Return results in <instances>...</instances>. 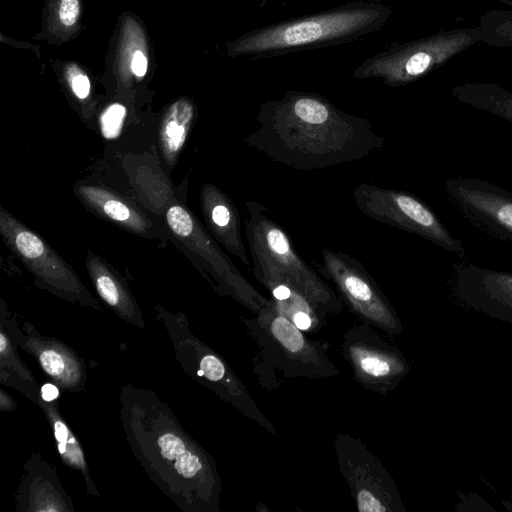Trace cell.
<instances>
[{"mask_svg":"<svg viewBox=\"0 0 512 512\" xmlns=\"http://www.w3.org/2000/svg\"><path fill=\"white\" fill-rule=\"evenodd\" d=\"M256 121L245 144L301 171L358 161L385 141L368 119L346 113L313 92L290 90L280 99L262 102Z\"/></svg>","mask_w":512,"mask_h":512,"instance_id":"1","label":"cell"},{"mask_svg":"<svg viewBox=\"0 0 512 512\" xmlns=\"http://www.w3.org/2000/svg\"><path fill=\"white\" fill-rule=\"evenodd\" d=\"M391 13L379 2H347L249 31L228 50L233 57L260 59L350 43L381 30Z\"/></svg>","mask_w":512,"mask_h":512,"instance_id":"2","label":"cell"},{"mask_svg":"<svg viewBox=\"0 0 512 512\" xmlns=\"http://www.w3.org/2000/svg\"><path fill=\"white\" fill-rule=\"evenodd\" d=\"M248 333L255 341V373L261 385L277 388L280 372L286 378H332L340 371L329 356V345L313 340L270 303L254 319H244Z\"/></svg>","mask_w":512,"mask_h":512,"instance_id":"3","label":"cell"},{"mask_svg":"<svg viewBox=\"0 0 512 512\" xmlns=\"http://www.w3.org/2000/svg\"><path fill=\"white\" fill-rule=\"evenodd\" d=\"M244 224L252 264L288 280L323 314L342 312L340 296L303 260L285 229L267 214L265 206L247 201Z\"/></svg>","mask_w":512,"mask_h":512,"instance_id":"4","label":"cell"},{"mask_svg":"<svg viewBox=\"0 0 512 512\" xmlns=\"http://www.w3.org/2000/svg\"><path fill=\"white\" fill-rule=\"evenodd\" d=\"M481 41L479 27L457 28L406 43H393L353 71L359 80L379 79L389 87L411 84Z\"/></svg>","mask_w":512,"mask_h":512,"instance_id":"5","label":"cell"},{"mask_svg":"<svg viewBox=\"0 0 512 512\" xmlns=\"http://www.w3.org/2000/svg\"><path fill=\"white\" fill-rule=\"evenodd\" d=\"M353 201L363 215L377 222L413 233L460 258L466 257L462 241L412 193L361 183L353 190Z\"/></svg>","mask_w":512,"mask_h":512,"instance_id":"6","label":"cell"},{"mask_svg":"<svg viewBox=\"0 0 512 512\" xmlns=\"http://www.w3.org/2000/svg\"><path fill=\"white\" fill-rule=\"evenodd\" d=\"M317 271L336 287L340 298L363 322L390 336L403 331L400 317L365 266L343 252L322 249Z\"/></svg>","mask_w":512,"mask_h":512,"instance_id":"7","label":"cell"},{"mask_svg":"<svg viewBox=\"0 0 512 512\" xmlns=\"http://www.w3.org/2000/svg\"><path fill=\"white\" fill-rule=\"evenodd\" d=\"M340 348L354 380L374 393L392 392L410 370L399 348L367 322L349 327L342 336Z\"/></svg>","mask_w":512,"mask_h":512,"instance_id":"8","label":"cell"},{"mask_svg":"<svg viewBox=\"0 0 512 512\" xmlns=\"http://www.w3.org/2000/svg\"><path fill=\"white\" fill-rule=\"evenodd\" d=\"M334 451L359 512L404 510L394 479L360 439L338 432L334 438Z\"/></svg>","mask_w":512,"mask_h":512,"instance_id":"9","label":"cell"},{"mask_svg":"<svg viewBox=\"0 0 512 512\" xmlns=\"http://www.w3.org/2000/svg\"><path fill=\"white\" fill-rule=\"evenodd\" d=\"M166 221L173 234L201 259L222 293L255 314L270 303V298L255 289L183 206H170Z\"/></svg>","mask_w":512,"mask_h":512,"instance_id":"10","label":"cell"},{"mask_svg":"<svg viewBox=\"0 0 512 512\" xmlns=\"http://www.w3.org/2000/svg\"><path fill=\"white\" fill-rule=\"evenodd\" d=\"M450 203L476 229L512 243V190L475 177L445 181Z\"/></svg>","mask_w":512,"mask_h":512,"instance_id":"11","label":"cell"},{"mask_svg":"<svg viewBox=\"0 0 512 512\" xmlns=\"http://www.w3.org/2000/svg\"><path fill=\"white\" fill-rule=\"evenodd\" d=\"M0 233L10 250L35 276L56 290L81 295L82 282L41 236L1 209Z\"/></svg>","mask_w":512,"mask_h":512,"instance_id":"12","label":"cell"},{"mask_svg":"<svg viewBox=\"0 0 512 512\" xmlns=\"http://www.w3.org/2000/svg\"><path fill=\"white\" fill-rule=\"evenodd\" d=\"M455 291L472 308L512 322V272L486 269L474 264L457 265Z\"/></svg>","mask_w":512,"mask_h":512,"instance_id":"13","label":"cell"},{"mask_svg":"<svg viewBox=\"0 0 512 512\" xmlns=\"http://www.w3.org/2000/svg\"><path fill=\"white\" fill-rule=\"evenodd\" d=\"M251 271L255 279L270 292L275 309L299 329L315 333L324 326L327 315L318 310L288 280L255 264H252Z\"/></svg>","mask_w":512,"mask_h":512,"instance_id":"14","label":"cell"},{"mask_svg":"<svg viewBox=\"0 0 512 512\" xmlns=\"http://www.w3.org/2000/svg\"><path fill=\"white\" fill-rule=\"evenodd\" d=\"M201 207L213 238L250 268L240 214L234 202L213 184H205L201 190Z\"/></svg>","mask_w":512,"mask_h":512,"instance_id":"15","label":"cell"},{"mask_svg":"<svg viewBox=\"0 0 512 512\" xmlns=\"http://www.w3.org/2000/svg\"><path fill=\"white\" fill-rule=\"evenodd\" d=\"M76 192L95 212L133 233L143 235L151 227V223L139 210L111 190L81 185Z\"/></svg>","mask_w":512,"mask_h":512,"instance_id":"16","label":"cell"},{"mask_svg":"<svg viewBox=\"0 0 512 512\" xmlns=\"http://www.w3.org/2000/svg\"><path fill=\"white\" fill-rule=\"evenodd\" d=\"M194 114L193 104L186 99L174 102L166 111L159 129V144L167 164L175 163L186 142Z\"/></svg>","mask_w":512,"mask_h":512,"instance_id":"17","label":"cell"},{"mask_svg":"<svg viewBox=\"0 0 512 512\" xmlns=\"http://www.w3.org/2000/svg\"><path fill=\"white\" fill-rule=\"evenodd\" d=\"M86 266L96 291L109 306L122 314L134 313L135 305L129 292L101 258L89 252Z\"/></svg>","mask_w":512,"mask_h":512,"instance_id":"18","label":"cell"},{"mask_svg":"<svg viewBox=\"0 0 512 512\" xmlns=\"http://www.w3.org/2000/svg\"><path fill=\"white\" fill-rule=\"evenodd\" d=\"M481 42L499 48L512 47V10L493 9L480 18Z\"/></svg>","mask_w":512,"mask_h":512,"instance_id":"19","label":"cell"},{"mask_svg":"<svg viewBox=\"0 0 512 512\" xmlns=\"http://www.w3.org/2000/svg\"><path fill=\"white\" fill-rule=\"evenodd\" d=\"M58 450L66 462L80 468L84 465L80 448L66 425L59 419L53 423Z\"/></svg>","mask_w":512,"mask_h":512,"instance_id":"20","label":"cell"},{"mask_svg":"<svg viewBox=\"0 0 512 512\" xmlns=\"http://www.w3.org/2000/svg\"><path fill=\"white\" fill-rule=\"evenodd\" d=\"M126 117V108L114 103L108 106L100 117V130L104 138L116 139L121 131Z\"/></svg>","mask_w":512,"mask_h":512,"instance_id":"21","label":"cell"},{"mask_svg":"<svg viewBox=\"0 0 512 512\" xmlns=\"http://www.w3.org/2000/svg\"><path fill=\"white\" fill-rule=\"evenodd\" d=\"M66 359L61 352L48 348L39 354V362L43 370L52 377H62L67 368Z\"/></svg>","mask_w":512,"mask_h":512,"instance_id":"22","label":"cell"},{"mask_svg":"<svg viewBox=\"0 0 512 512\" xmlns=\"http://www.w3.org/2000/svg\"><path fill=\"white\" fill-rule=\"evenodd\" d=\"M68 79L71 89L77 98L85 99L88 97L91 89L90 80L82 71L70 69Z\"/></svg>","mask_w":512,"mask_h":512,"instance_id":"23","label":"cell"},{"mask_svg":"<svg viewBox=\"0 0 512 512\" xmlns=\"http://www.w3.org/2000/svg\"><path fill=\"white\" fill-rule=\"evenodd\" d=\"M80 6L78 0H61L59 5V19L67 27L74 25L78 19Z\"/></svg>","mask_w":512,"mask_h":512,"instance_id":"24","label":"cell"},{"mask_svg":"<svg viewBox=\"0 0 512 512\" xmlns=\"http://www.w3.org/2000/svg\"><path fill=\"white\" fill-rule=\"evenodd\" d=\"M147 58L142 51H136L131 60V69L137 77H143L147 72Z\"/></svg>","mask_w":512,"mask_h":512,"instance_id":"25","label":"cell"},{"mask_svg":"<svg viewBox=\"0 0 512 512\" xmlns=\"http://www.w3.org/2000/svg\"><path fill=\"white\" fill-rule=\"evenodd\" d=\"M58 388L50 383H46L41 388V397L46 402H51L58 397Z\"/></svg>","mask_w":512,"mask_h":512,"instance_id":"26","label":"cell"},{"mask_svg":"<svg viewBox=\"0 0 512 512\" xmlns=\"http://www.w3.org/2000/svg\"><path fill=\"white\" fill-rule=\"evenodd\" d=\"M267 2H268V0H262L260 7H264Z\"/></svg>","mask_w":512,"mask_h":512,"instance_id":"27","label":"cell"}]
</instances>
